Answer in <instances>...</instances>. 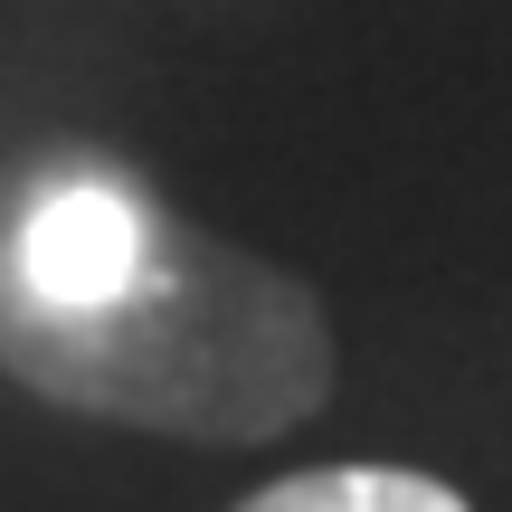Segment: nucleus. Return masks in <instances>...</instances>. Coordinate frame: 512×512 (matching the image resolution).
<instances>
[{"label": "nucleus", "instance_id": "nucleus-1", "mask_svg": "<svg viewBox=\"0 0 512 512\" xmlns=\"http://www.w3.org/2000/svg\"><path fill=\"white\" fill-rule=\"evenodd\" d=\"M0 370L76 418L256 446L332 389V323L304 275L171 219L114 304H38L0 266Z\"/></svg>", "mask_w": 512, "mask_h": 512}, {"label": "nucleus", "instance_id": "nucleus-2", "mask_svg": "<svg viewBox=\"0 0 512 512\" xmlns=\"http://www.w3.org/2000/svg\"><path fill=\"white\" fill-rule=\"evenodd\" d=\"M152 228H162V209H152L133 181L76 171V181L38 190V200L19 209L10 247H0V266H10L38 304H114V294L143 275Z\"/></svg>", "mask_w": 512, "mask_h": 512}, {"label": "nucleus", "instance_id": "nucleus-3", "mask_svg": "<svg viewBox=\"0 0 512 512\" xmlns=\"http://www.w3.org/2000/svg\"><path fill=\"white\" fill-rule=\"evenodd\" d=\"M238 512H475V503L437 475H408V465H313V475L247 494Z\"/></svg>", "mask_w": 512, "mask_h": 512}]
</instances>
